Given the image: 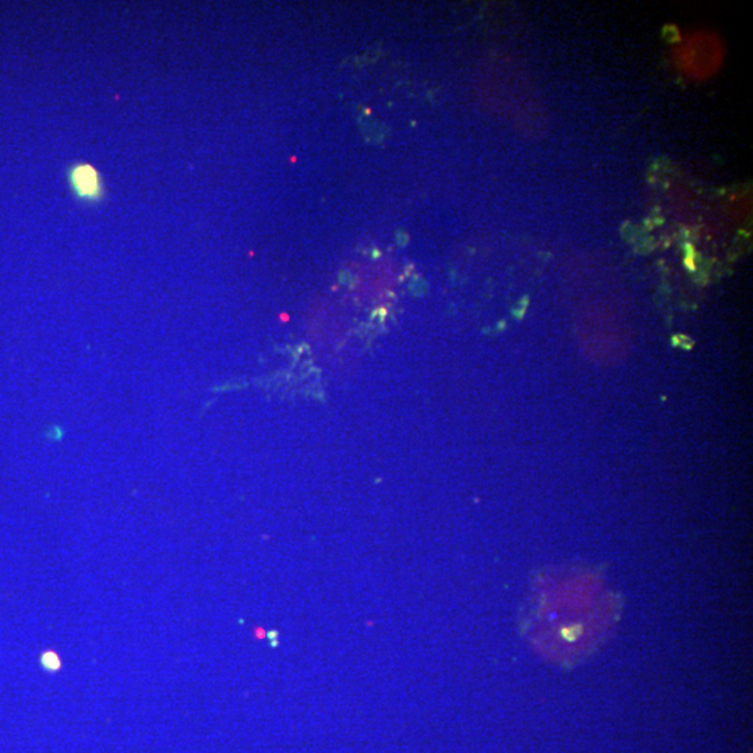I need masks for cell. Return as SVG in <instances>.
<instances>
[{"label": "cell", "mask_w": 753, "mask_h": 753, "mask_svg": "<svg viewBox=\"0 0 753 753\" xmlns=\"http://www.w3.org/2000/svg\"><path fill=\"white\" fill-rule=\"evenodd\" d=\"M67 186L74 199L87 205L100 204L105 197V183L101 172L87 161H77L66 171Z\"/></svg>", "instance_id": "obj_1"}, {"label": "cell", "mask_w": 753, "mask_h": 753, "mask_svg": "<svg viewBox=\"0 0 753 753\" xmlns=\"http://www.w3.org/2000/svg\"><path fill=\"white\" fill-rule=\"evenodd\" d=\"M41 664L45 670L51 671V673H56L62 668V660H60L59 654L53 652V650L41 654Z\"/></svg>", "instance_id": "obj_2"}]
</instances>
